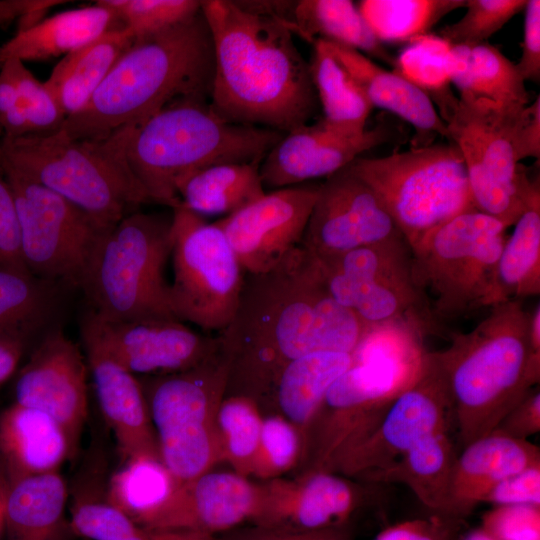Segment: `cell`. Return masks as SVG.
Returning <instances> with one entry per match:
<instances>
[{"label": "cell", "instance_id": "cell-54", "mask_svg": "<svg viewBox=\"0 0 540 540\" xmlns=\"http://www.w3.org/2000/svg\"><path fill=\"white\" fill-rule=\"evenodd\" d=\"M524 35L516 68L524 81L540 80V1L528 0L523 10Z\"/></svg>", "mask_w": 540, "mask_h": 540}, {"label": "cell", "instance_id": "cell-48", "mask_svg": "<svg viewBox=\"0 0 540 540\" xmlns=\"http://www.w3.org/2000/svg\"><path fill=\"white\" fill-rule=\"evenodd\" d=\"M481 527L495 540H540V506H495L483 515Z\"/></svg>", "mask_w": 540, "mask_h": 540}, {"label": "cell", "instance_id": "cell-26", "mask_svg": "<svg viewBox=\"0 0 540 540\" xmlns=\"http://www.w3.org/2000/svg\"><path fill=\"white\" fill-rule=\"evenodd\" d=\"M325 42L373 107L387 110L412 125L415 130L413 148L431 145L437 135L448 138L446 124L435 105L413 83L395 71L380 67L357 50Z\"/></svg>", "mask_w": 540, "mask_h": 540}, {"label": "cell", "instance_id": "cell-32", "mask_svg": "<svg viewBox=\"0 0 540 540\" xmlns=\"http://www.w3.org/2000/svg\"><path fill=\"white\" fill-rule=\"evenodd\" d=\"M448 433L430 435L388 466L359 481L387 485L403 484L436 514L452 516L451 481L456 459Z\"/></svg>", "mask_w": 540, "mask_h": 540}, {"label": "cell", "instance_id": "cell-50", "mask_svg": "<svg viewBox=\"0 0 540 540\" xmlns=\"http://www.w3.org/2000/svg\"><path fill=\"white\" fill-rule=\"evenodd\" d=\"M481 503L540 506V464L500 480L484 495Z\"/></svg>", "mask_w": 540, "mask_h": 540}, {"label": "cell", "instance_id": "cell-11", "mask_svg": "<svg viewBox=\"0 0 540 540\" xmlns=\"http://www.w3.org/2000/svg\"><path fill=\"white\" fill-rule=\"evenodd\" d=\"M522 108L459 97L446 121L448 139L460 150L474 208L506 227L514 225L540 190L516 160L513 136Z\"/></svg>", "mask_w": 540, "mask_h": 540}, {"label": "cell", "instance_id": "cell-56", "mask_svg": "<svg viewBox=\"0 0 540 540\" xmlns=\"http://www.w3.org/2000/svg\"><path fill=\"white\" fill-rule=\"evenodd\" d=\"M65 1L54 0H0V28L20 20L19 29L29 27L41 20L44 13Z\"/></svg>", "mask_w": 540, "mask_h": 540}, {"label": "cell", "instance_id": "cell-12", "mask_svg": "<svg viewBox=\"0 0 540 540\" xmlns=\"http://www.w3.org/2000/svg\"><path fill=\"white\" fill-rule=\"evenodd\" d=\"M170 301L175 317L217 335L232 320L244 271L223 231L179 205L172 209Z\"/></svg>", "mask_w": 540, "mask_h": 540}, {"label": "cell", "instance_id": "cell-6", "mask_svg": "<svg viewBox=\"0 0 540 540\" xmlns=\"http://www.w3.org/2000/svg\"><path fill=\"white\" fill-rule=\"evenodd\" d=\"M133 126L97 139L64 130L45 136L2 138L1 162L62 196L107 230L150 199L132 173L126 146Z\"/></svg>", "mask_w": 540, "mask_h": 540}, {"label": "cell", "instance_id": "cell-20", "mask_svg": "<svg viewBox=\"0 0 540 540\" xmlns=\"http://www.w3.org/2000/svg\"><path fill=\"white\" fill-rule=\"evenodd\" d=\"M319 186L302 183L266 192L241 210L215 221L244 273L265 272L301 245Z\"/></svg>", "mask_w": 540, "mask_h": 540}, {"label": "cell", "instance_id": "cell-4", "mask_svg": "<svg viewBox=\"0 0 540 540\" xmlns=\"http://www.w3.org/2000/svg\"><path fill=\"white\" fill-rule=\"evenodd\" d=\"M529 319L520 300L497 304L471 331L451 334L446 349L432 352L463 447L494 430L538 385L540 361L531 352Z\"/></svg>", "mask_w": 540, "mask_h": 540}, {"label": "cell", "instance_id": "cell-7", "mask_svg": "<svg viewBox=\"0 0 540 540\" xmlns=\"http://www.w3.org/2000/svg\"><path fill=\"white\" fill-rule=\"evenodd\" d=\"M171 227L172 214L131 212L105 230L79 288L88 309L112 321L178 320L166 278Z\"/></svg>", "mask_w": 540, "mask_h": 540}, {"label": "cell", "instance_id": "cell-49", "mask_svg": "<svg viewBox=\"0 0 540 540\" xmlns=\"http://www.w3.org/2000/svg\"><path fill=\"white\" fill-rule=\"evenodd\" d=\"M0 266L29 271L24 263L16 203L0 160ZM30 272V271H29Z\"/></svg>", "mask_w": 540, "mask_h": 540}, {"label": "cell", "instance_id": "cell-39", "mask_svg": "<svg viewBox=\"0 0 540 540\" xmlns=\"http://www.w3.org/2000/svg\"><path fill=\"white\" fill-rule=\"evenodd\" d=\"M293 33L313 44L317 39L352 48L394 66L383 44L372 33L357 4L350 0L295 1Z\"/></svg>", "mask_w": 540, "mask_h": 540}, {"label": "cell", "instance_id": "cell-28", "mask_svg": "<svg viewBox=\"0 0 540 540\" xmlns=\"http://www.w3.org/2000/svg\"><path fill=\"white\" fill-rule=\"evenodd\" d=\"M350 353L314 352L289 362L275 377L258 406L262 413H277L302 434L328 389L351 365Z\"/></svg>", "mask_w": 540, "mask_h": 540}, {"label": "cell", "instance_id": "cell-24", "mask_svg": "<svg viewBox=\"0 0 540 540\" xmlns=\"http://www.w3.org/2000/svg\"><path fill=\"white\" fill-rule=\"evenodd\" d=\"M75 452L64 427L48 414L16 402L0 413V456L9 485L59 471Z\"/></svg>", "mask_w": 540, "mask_h": 540}, {"label": "cell", "instance_id": "cell-9", "mask_svg": "<svg viewBox=\"0 0 540 540\" xmlns=\"http://www.w3.org/2000/svg\"><path fill=\"white\" fill-rule=\"evenodd\" d=\"M350 169L380 198L412 247L453 217L475 209L460 150L451 142L359 156Z\"/></svg>", "mask_w": 540, "mask_h": 540}, {"label": "cell", "instance_id": "cell-59", "mask_svg": "<svg viewBox=\"0 0 540 540\" xmlns=\"http://www.w3.org/2000/svg\"><path fill=\"white\" fill-rule=\"evenodd\" d=\"M6 491L0 487V534L5 529L4 509Z\"/></svg>", "mask_w": 540, "mask_h": 540}, {"label": "cell", "instance_id": "cell-18", "mask_svg": "<svg viewBox=\"0 0 540 540\" xmlns=\"http://www.w3.org/2000/svg\"><path fill=\"white\" fill-rule=\"evenodd\" d=\"M381 486L330 471L268 480L259 484L258 505L249 522L300 532L346 525L358 509L380 495Z\"/></svg>", "mask_w": 540, "mask_h": 540}, {"label": "cell", "instance_id": "cell-44", "mask_svg": "<svg viewBox=\"0 0 540 540\" xmlns=\"http://www.w3.org/2000/svg\"><path fill=\"white\" fill-rule=\"evenodd\" d=\"M303 449V436L292 423L277 413L264 415L251 476L264 481L280 478L299 468Z\"/></svg>", "mask_w": 540, "mask_h": 540}, {"label": "cell", "instance_id": "cell-21", "mask_svg": "<svg viewBox=\"0 0 540 540\" xmlns=\"http://www.w3.org/2000/svg\"><path fill=\"white\" fill-rule=\"evenodd\" d=\"M86 356L60 328L47 332L21 368L15 401L59 422L77 448L88 417Z\"/></svg>", "mask_w": 540, "mask_h": 540}, {"label": "cell", "instance_id": "cell-8", "mask_svg": "<svg viewBox=\"0 0 540 540\" xmlns=\"http://www.w3.org/2000/svg\"><path fill=\"white\" fill-rule=\"evenodd\" d=\"M227 378L228 362L220 346L192 368L139 378L161 461L181 483L223 462L216 415Z\"/></svg>", "mask_w": 540, "mask_h": 540}, {"label": "cell", "instance_id": "cell-51", "mask_svg": "<svg viewBox=\"0 0 540 540\" xmlns=\"http://www.w3.org/2000/svg\"><path fill=\"white\" fill-rule=\"evenodd\" d=\"M460 518L434 513L405 520L382 530L374 540H457Z\"/></svg>", "mask_w": 540, "mask_h": 540}, {"label": "cell", "instance_id": "cell-47", "mask_svg": "<svg viewBox=\"0 0 540 540\" xmlns=\"http://www.w3.org/2000/svg\"><path fill=\"white\" fill-rule=\"evenodd\" d=\"M18 99L26 114L28 135L45 136L62 129L66 115L53 94L20 61L17 68Z\"/></svg>", "mask_w": 540, "mask_h": 540}, {"label": "cell", "instance_id": "cell-31", "mask_svg": "<svg viewBox=\"0 0 540 540\" xmlns=\"http://www.w3.org/2000/svg\"><path fill=\"white\" fill-rule=\"evenodd\" d=\"M181 484L161 460L137 457L122 461L107 477L106 497L139 525L169 531Z\"/></svg>", "mask_w": 540, "mask_h": 540}, {"label": "cell", "instance_id": "cell-57", "mask_svg": "<svg viewBox=\"0 0 540 540\" xmlns=\"http://www.w3.org/2000/svg\"><path fill=\"white\" fill-rule=\"evenodd\" d=\"M25 340L0 336V387L16 371L24 352Z\"/></svg>", "mask_w": 540, "mask_h": 540}, {"label": "cell", "instance_id": "cell-33", "mask_svg": "<svg viewBox=\"0 0 540 540\" xmlns=\"http://www.w3.org/2000/svg\"><path fill=\"white\" fill-rule=\"evenodd\" d=\"M136 38L124 25L65 55L44 82L69 117L80 112Z\"/></svg>", "mask_w": 540, "mask_h": 540}, {"label": "cell", "instance_id": "cell-34", "mask_svg": "<svg viewBox=\"0 0 540 540\" xmlns=\"http://www.w3.org/2000/svg\"><path fill=\"white\" fill-rule=\"evenodd\" d=\"M99 463L94 480L83 475L71 493L69 523L74 535L90 540H217L200 532L156 531L139 525L107 499V478Z\"/></svg>", "mask_w": 540, "mask_h": 540}, {"label": "cell", "instance_id": "cell-36", "mask_svg": "<svg viewBox=\"0 0 540 540\" xmlns=\"http://www.w3.org/2000/svg\"><path fill=\"white\" fill-rule=\"evenodd\" d=\"M311 76L319 104L323 110L321 122L343 137H356L366 131L373 110L369 99L328 48L326 42H313Z\"/></svg>", "mask_w": 540, "mask_h": 540}, {"label": "cell", "instance_id": "cell-61", "mask_svg": "<svg viewBox=\"0 0 540 540\" xmlns=\"http://www.w3.org/2000/svg\"><path fill=\"white\" fill-rule=\"evenodd\" d=\"M1 139H2V130H1V127H0V142H1Z\"/></svg>", "mask_w": 540, "mask_h": 540}, {"label": "cell", "instance_id": "cell-29", "mask_svg": "<svg viewBox=\"0 0 540 540\" xmlns=\"http://www.w3.org/2000/svg\"><path fill=\"white\" fill-rule=\"evenodd\" d=\"M122 25L114 11L100 1L91 6L63 11L19 29L0 46V65L9 59L25 63L64 57Z\"/></svg>", "mask_w": 540, "mask_h": 540}, {"label": "cell", "instance_id": "cell-1", "mask_svg": "<svg viewBox=\"0 0 540 540\" xmlns=\"http://www.w3.org/2000/svg\"><path fill=\"white\" fill-rule=\"evenodd\" d=\"M365 329L332 298L317 259L299 245L271 269L244 273L234 316L217 334L228 362L225 396L258 404L289 362L314 352L351 354Z\"/></svg>", "mask_w": 540, "mask_h": 540}, {"label": "cell", "instance_id": "cell-15", "mask_svg": "<svg viewBox=\"0 0 540 540\" xmlns=\"http://www.w3.org/2000/svg\"><path fill=\"white\" fill-rule=\"evenodd\" d=\"M1 164L15 198L27 269L61 287L79 289L105 229L62 196Z\"/></svg>", "mask_w": 540, "mask_h": 540}, {"label": "cell", "instance_id": "cell-23", "mask_svg": "<svg viewBox=\"0 0 540 540\" xmlns=\"http://www.w3.org/2000/svg\"><path fill=\"white\" fill-rule=\"evenodd\" d=\"M102 416L116 440L121 461L161 460L145 394L137 376L100 348L83 343Z\"/></svg>", "mask_w": 540, "mask_h": 540}, {"label": "cell", "instance_id": "cell-41", "mask_svg": "<svg viewBox=\"0 0 540 540\" xmlns=\"http://www.w3.org/2000/svg\"><path fill=\"white\" fill-rule=\"evenodd\" d=\"M466 0H362L357 6L380 43H409L430 33Z\"/></svg>", "mask_w": 540, "mask_h": 540}, {"label": "cell", "instance_id": "cell-5", "mask_svg": "<svg viewBox=\"0 0 540 540\" xmlns=\"http://www.w3.org/2000/svg\"><path fill=\"white\" fill-rule=\"evenodd\" d=\"M284 135L226 121L210 101L184 100L133 127L126 159L150 201L173 209L181 205L178 187L186 178L213 165L261 163Z\"/></svg>", "mask_w": 540, "mask_h": 540}, {"label": "cell", "instance_id": "cell-58", "mask_svg": "<svg viewBox=\"0 0 540 540\" xmlns=\"http://www.w3.org/2000/svg\"><path fill=\"white\" fill-rule=\"evenodd\" d=\"M464 540H495L482 527H479L466 535Z\"/></svg>", "mask_w": 540, "mask_h": 540}, {"label": "cell", "instance_id": "cell-42", "mask_svg": "<svg viewBox=\"0 0 540 540\" xmlns=\"http://www.w3.org/2000/svg\"><path fill=\"white\" fill-rule=\"evenodd\" d=\"M450 61L451 44L429 33L406 45L395 59L393 70L430 98L444 123L458 101L451 90Z\"/></svg>", "mask_w": 540, "mask_h": 540}, {"label": "cell", "instance_id": "cell-35", "mask_svg": "<svg viewBox=\"0 0 540 540\" xmlns=\"http://www.w3.org/2000/svg\"><path fill=\"white\" fill-rule=\"evenodd\" d=\"M451 83L459 97L479 98L507 108L530 103L525 81L497 47L487 43L451 45Z\"/></svg>", "mask_w": 540, "mask_h": 540}, {"label": "cell", "instance_id": "cell-27", "mask_svg": "<svg viewBox=\"0 0 540 540\" xmlns=\"http://www.w3.org/2000/svg\"><path fill=\"white\" fill-rule=\"evenodd\" d=\"M536 464H540L538 446L496 430L465 445L453 466L452 515L462 519L497 482Z\"/></svg>", "mask_w": 540, "mask_h": 540}, {"label": "cell", "instance_id": "cell-52", "mask_svg": "<svg viewBox=\"0 0 540 540\" xmlns=\"http://www.w3.org/2000/svg\"><path fill=\"white\" fill-rule=\"evenodd\" d=\"M217 540H353V536L349 524L302 532L250 525L222 533Z\"/></svg>", "mask_w": 540, "mask_h": 540}, {"label": "cell", "instance_id": "cell-10", "mask_svg": "<svg viewBox=\"0 0 540 540\" xmlns=\"http://www.w3.org/2000/svg\"><path fill=\"white\" fill-rule=\"evenodd\" d=\"M506 229L498 219L472 209L411 247L416 282L438 321L488 307Z\"/></svg>", "mask_w": 540, "mask_h": 540}, {"label": "cell", "instance_id": "cell-45", "mask_svg": "<svg viewBox=\"0 0 540 540\" xmlns=\"http://www.w3.org/2000/svg\"><path fill=\"white\" fill-rule=\"evenodd\" d=\"M117 15L136 40L163 32L201 11L197 0H99Z\"/></svg>", "mask_w": 540, "mask_h": 540}, {"label": "cell", "instance_id": "cell-38", "mask_svg": "<svg viewBox=\"0 0 540 540\" xmlns=\"http://www.w3.org/2000/svg\"><path fill=\"white\" fill-rule=\"evenodd\" d=\"M540 293V190L514 224L499 256L488 308Z\"/></svg>", "mask_w": 540, "mask_h": 540}, {"label": "cell", "instance_id": "cell-13", "mask_svg": "<svg viewBox=\"0 0 540 540\" xmlns=\"http://www.w3.org/2000/svg\"><path fill=\"white\" fill-rule=\"evenodd\" d=\"M316 259L332 298L366 327L403 321L425 335L438 332L439 321L416 282L405 237Z\"/></svg>", "mask_w": 540, "mask_h": 540}, {"label": "cell", "instance_id": "cell-14", "mask_svg": "<svg viewBox=\"0 0 540 540\" xmlns=\"http://www.w3.org/2000/svg\"><path fill=\"white\" fill-rule=\"evenodd\" d=\"M421 362H352L330 386L306 429L299 471L333 472L375 428L393 399L414 379Z\"/></svg>", "mask_w": 540, "mask_h": 540}, {"label": "cell", "instance_id": "cell-2", "mask_svg": "<svg viewBox=\"0 0 540 540\" xmlns=\"http://www.w3.org/2000/svg\"><path fill=\"white\" fill-rule=\"evenodd\" d=\"M201 10L214 43V112L282 133L308 124L319 101L289 26L239 1L204 0Z\"/></svg>", "mask_w": 540, "mask_h": 540}, {"label": "cell", "instance_id": "cell-16", "mask_svg": "<svg viewBox=\"0 0 540 540\" xmlns=\"http://www.w3.org/2000/svg\"><path fill=\"white\" fill-rule=\"evenodd\" d=\"M451 426L453 414L447 388L432 352L426 351L414 379L333 472L361 480L391 464L422 439L448 433Z\"/></svg>", "mask_w": 540, "mask_h": 540}, {"label": "cell", "instance_id": "cell-3", "mask_svg": "<svg viewBox=\"0 0 540 540\" xmlns=\"http://www.w3.org/2000/svg\"><path fill=\"white\" fill-rule=\"evenodd\" d=\"M215 71L212 34L202 10L151 36L135 40L88 104L66 118L74 139H97L137 127L184 100L210 101Z\"/></svg>", "mask_w": 540, "mask_h": 540}, {"label": "cell", "instance_id": "cell-37", "mask_svg": "<svg viewBox=\"0 0 540 540\" xmlns=\"http://www.w3.org/2000/svg\"><path fill=\"white\" fill-rule=\"evenodd\" d=\"M258 162L224 163L200 170L178 187L181 205L204 215L229 216L261 198L265 190Z\"/></svg>", "mask_w": 540, "mask_h": 540}, {"label": "cell", "instance_id": "cell-55", "mask_svg": "<svg viewBox=\"0 0 540 540\" xmlns=\"http://www.w3.org/2000/svg\"><path fill=\"white\" fill-rule=\"evenodd\" d=\"M513 149L520 163L525 158L540 157V97L525 106L516 123L513 136Z\"/></svg>", "mask_w": 540, "mask_h": 540}, {"label": "cell", "instance_id": "cell-25", "mask_svg": "<svg viewBox=\"0 0 540 540\" xmlns=\"http://www.w3.org/2000/svg\"><path fill=\"white\" fill-rule=\"evenodd\" d=\"M259 492V484L234 471H207L181 485L176 530L218 536L239 527L254 515Z\"/></svg>", "mask_w": 540, "mask_h": 540}, {"label": "cell", "instance_id": "cell-43", "mask_svg": "<svg viewBox=\"0 0 540 540\" xmlns=\"http://www.w3.org/2000/svg\"><path fill=\"white\" fill-rule=\"evenodd\" d=\"M263 416L258 404L245 396H225L217 410L223 462L247 478L251 476Z\"/></svg>", "mask_w": 540, "mask_h": 540}, {"label": "cell", "instance_id": "cell-30", "mask_svg": "<svg viewBox=\"0 0 540 540\" xmlns=\"http://www.w3.org/2000/svg\"><path fill=\"white\" fill-rule=\"evenodd\" d=\"M69 490L59 471L11 483L5 494L9 540H67L73 534L65 510Z\"/></svg>", "mask_w": 540, "mask_h": 540}, {"label": "cell", "instance_id": "cell-17", "mask_svg": "<svg viewBox=\"0 0 540 540\" xmlns=\"http://www.w3.org/2000/svg\"><path fill=\"white\" fill-rule=\"evenodd\" d=\"M80 334L129 372L155 376L192 368L214 354L217 335L198 332L176 319L112 321L87 309Z\"/></svg>", "mask_w": 540, "mask_h": 540}, {"label": "cell", "instance_id": "cell-60", "mask_svg": "<svg viewBox=\"0 0 540 540\" xmlns=\"http://www.w3.org/2000/svg\"><path fill=\"white\" fill-rule=\"evenodd\" d=\"M9 486L8 479L5 473V469L0 456V487L7 491Z\"/></svg>", "mask_w": 540, "mask_h": 540}, {"label": "cell", "instance_id": "cell-22", "mask_svg": "<svg viewBox=\"0 0 540 540\" xmlns=\"http://www.w3.org/2000/svg\"><path fill=\"white\" fill-rule=\"evenodd\" d=\"M393 138L384 123L348 138L329 130L319 120L288 133L268 152L259 173L266 189L294 186L343 169L362 153Z\"/></svg>", "mask_w": 540, "mask_h": 540}, {"label": "cell", "instance_id": "cell-46", "mask_svg": "<svg viewBox=\"0 0 540 540\" xmlns=\"http://www.w3.org/2000/svg\"><path fill=\"white\" fill-rule=\"evenodd\" d=\"M526 3L527 0H466L464 15L441 29L439 36L451 45L486 42L523 11Z\"/></svg>", "mask_w": 540, "mask_h": 540}, {"label": "cell", "instance_id": "cell-53", "mask_svg": "<svg viewBox=\"0 0 540 540\" xmlns=\"http://www.w3.org/2000/svg\"><path fill=\"white\" fill-rule=\"evenodd\" d=\"M509 437L528 440L540 431V390L533 387L495 427Z\"/></svg>", "mask_w": 540, "mask_h": 540}, {"label": "cell", "instance_id": "cell-40", "mask_svg": "<svg viewBox=\"0 0 540 540\" xmlns=\"http://www.w3.org/2000/svg\"><path fill=\"white\" fill-rule=\"evenodd\" d=\"M61 288L29 271L0 266V336L26 341L43 329L59 309Z\"/></svg>", "mask_w": 540, "mask_h": 540}, {"label": "cell", "instance_id": "cell-19", "mask_svg": "<svg viewBox=\"0 0 540 540\" xmlns=\"http://www.w3.org/2000/svg\"><path fill=\"white\" fill-rule=\"evenodd\" d=\"M404 237L378 195L349 165L320 184L301 245L325 259Z\"/></svg>", "mask_w": 540, "mask_h": 540}]
</instances>
